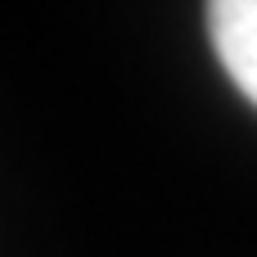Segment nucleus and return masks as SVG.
<instances>
[{
    "label": "nucleus",
    "mask_w": 257,
    "mask_h": 257,
    "mask_svg": "<svg viewBox=\"0 0 257 257\" xmlns=\"http://www.w3.org/2000/svg\"><path fill=\"white\" fill-rule=\"evenodd\" d=\"M208 41L239 95L257 108V0H208Z\"/></svg>",
    "instance_id": "1"
}]
</instances>
